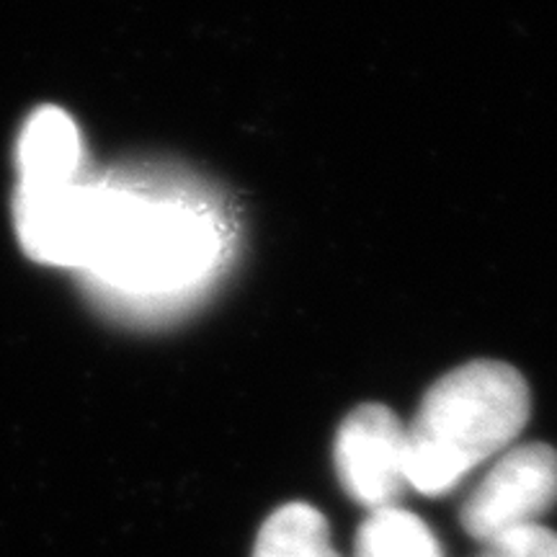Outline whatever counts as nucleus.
<instances>
[{
    "mask_svg": "<svg viewBox=\"0 0 557 557\" xmlns=\"http://www.w3.org/2000/svg\"><path fill=\"white\" fill-rule=\"evenodd\" d=\"M333 465L346 496L359 506H398L408 487V436L400 418L385 406L354 408L338 426Z\"/></svg>",
    "mask_w": 557,
    "mask_h": 557,
    "instance_id": "nucleus-4",
    "label": "nucleus"
},
{
    "mask_svg": "<svg viewBox=\"0 0 557 557\" xmlns=\"http://www.w3.org/2000/svg\"><path fill=\"white\" fill-rule=\"evenodd\" d=\"M532 400L519 369L480 359L444 374L406 429L408 487L442 498L504 455L527 426Z\"/></svg>",
    "mask_w": 557,
    "mask_h": 557,
    "instance_id": "nucleus-2",
    "label": "nucleus"
},
{
    "mask_svg": "<svg viewBox=\"0 0 557 557\" xmlns=\"http://www.w3.org/2000/svg\"><path fill=\"white\" fill-rule=\"evenodd\" d=\"M218 248V233L199 209L137 181H90L86 233L73 271L103 302L143 310L201 282Z\"/></svg>",
    "mask_w": 557,
    "mask_h": 557,
    "instance_id": "nucleus-1",
    "label": "nucleus"
},
{
    "mask_svg": "<svg viewBox=\"0 0 557 557\" xmlns=\"http://www.w3.org/2000/svg\"><path fill=\"white\" fill-rule=\"evenodd\" d=\"M354 557H447L436 532L400 506L369 511L361 521Z\"/></svg>",
    "mask_w": 557,
    "mask_h": 557,
    "instance_id": "nucleus-6",
    "label": "nucleus"
},
{
    "mask_svg": "<svg viewBox=\"0 0 557 557\" xmlns=\"http://www.w3.org/2000/svg\"><path fill=\"white\" fill-rule=\"evenodd\" d=\"M480 557H557V532L534 524L485 545Z\"/></svg>",
    "mask_w": 557,
    "mask_h": 557,
    "instance_id": "nucleus-8",
    "label": "nucleus"
},
{
    "mask_svg": "<svg viewBox=\"0 0 557 557\" xmlns=\"http://www.w3.org/2000/svg\"><path fill=\"white\" fill-rule=\"evenodd\" d=\"M253 557H341L331 529L315 506L292 500L263 521Z\"/></svg>",
    "mask_w": 557,
    "mask_h": 557,
    "instance_id": "nucleus-7",
    "label": "nucleus"
},
{
    "mask_svg": "<svg viewBox=\"0 0 557 557\" xmlns=\"http://www.w3.org/2000/svg\"><path fill=\"white\" fill-rule=\"evenodd\" d=\"M557 504V449L521 444L506 449L459 511L472 540L491 545L506 534L540 524Z\"/></svg>",
    "mask_w": 557,
    "mask_h": 557,
    "instance_id": "nucleus-3",
    "label": "nucleus"
},
{
    "mask_svg": "<svg viewBox=\"0 0 557 557\" xmlns=\"http://www.w3.org/2000/svg\"><path fill=\"white\" fill-rule=\"evenodd\" d=\"M83 165V137L65 111L45 107L24 124L18 139V181L75 178Z\"/></svg>",
    "mask_w": 557,
    "mask_h": 557,
    "instance_id": "nucleus-5",
    "label": "nucleus"
}]
</instances>
